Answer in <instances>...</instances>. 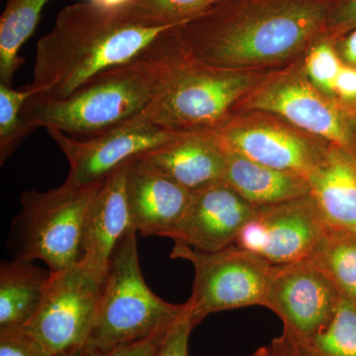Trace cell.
Listing matches in <instances>:
<instances>
[{
	"mask_svg": "<svg viewBox=\"0 0 356 356\" xmlns=\"http://www.w3.org/2000/svg\"><path fill=\"white\" fill-rule=\"evenodd\" d=\"M255 212L257 208L222 180L191 192L188 207L170 238L200 252H218L235 245Z\"/></svg>",
	"mask_w": 356,
	"mask_h": 356,
	"instance_id": "4fadbf2b",
	"label": "cell"
},
{
	"mask_svg": "<svg viewBox=\"0 0 356 356\" xmlns=\"http://www.w3.org/2000/svg\"><path fill=\"white\" fill-rule=\"evenodd\" d=\"M184 25L163 32L139 55L100 72L67 97L32 96L23 118L34 130L56 129L83 139L145 113L194 58Z\"/></svg>",
	"mask_w": 356,
	"mask_h": 356,
	"instance_id": "6da1fadb",
	"label": "cell"
},
{
	"mask_svg": "<svg viewBox=\"0 0 356 356\" xmlns=\"http://www.w3.org/2000/svg\"><path fill=\"white\" fill-rule=\"evenodd\" d=\"M51 273L33 261L0 266V332L22 330L38 310Z\"/></svg>",
	"mask_w": 356,
	"mask_h": 356,
	"instance_id": "ffe728a7",
	"label": "cell"
},
{
	"mask_svg": "<svg viewBox=\"0 0 356 356\" xmlns=\"http://www.w3.org/2000/svg\"><path fill=\"white\" fill-rule=\"evenodd\" d=\"M343 67L329 43L317 44L307 58V74L312 83L327 93H334V83Z\"/></svg>",
	"mask_w": 356,
	"mask_h": 356,
	"instance_id": "484cf974",
	"label": "cell"
},
{
	"mask_svg": "<svg viewBox=\"0 0 356 356\" xmlns=\"http://www.w3.org/2000/svg\"><path fill=\"white\" fill-rule=\"evenodd\" d=\"M170 257L193 266L195 274L188 302L194 327L217 312L264 306L271 264L236 243L206 252L175 243Z\"/></svg>",
	"mask_w": 356,
	"mask_h": 356,
	"instance_id": "52a82bcc",
	"label": "cell"
},
{
	"mask_svg": "<svg viewBox=\"0 0 356 356\" xmlns=\"http://www.w3.org/2000/svg\"><path fill=\"white\" fill-rule=\"evenodd\" d=\"M177 26L140 24L91 2L65 7L37 44L29 88L34 97L62 99L100 72L135 58Z\"/></svg>",
	"mask_w": 356,
	"mask_h": 356,
	"instance_id": "3957f363",
	"label": "cell"
},
{
	"mask_svg": "<svg viewBox=\"0 0 356 356\" xmlns=\"http://www.w3.org/2000/svg\"><path fill=\"white\" fill-rule=\"evenodd\" d=\"M133 0H90L91 3L109 11H118Z\"/></svg>",
	"mask_w": 356,
	"mask_h": 356,
	"instance_id": "836d02e7",
	"label": "cell"
},
{
	"mask_svg": "<svg viewBox=\"0 0 356 356\" xmlns=\"http://www.w3.org/2000/svg\"><path fill=\"white\" fill-rule=\"evenodd\" d=\"M252 83L250 74L194 58L147 113L154 123L172 132L215 134L227 125L229 111Z\"/></svg>",
	"mask_w": 356,
	"mask_h": 356,
	"instance_id": "8992f818",
	"label": "cell"
},
{
	"mask_svg": "<svg viewBox=\"0 0 356 356\" xmlns=\"http://www.w3.org/2000/svg\"><path fill=\"white\" fill-rule=\"evenodd\" d=\"M252 356H270V355H269L268 346H264V348H259Z\"/></svg>",
	"mask_w": 356,
	"mask_h": 356,
	"instance_id": "e575fe53",
	"label": "cell"
},
{
	"mask_svg": "<svg viewBox=\"0 0 356 356\" xmlns=\"http://www.w3.org/2000/svg\"><path fill=\"white\" fill-rule=\"evenodd\" d=\"M100 290L81 264L51 273L38 310L22 331L50 356L79 355L95 325Z\"/></svg>",
	"mask_w": 356,
	"mask_h": 356,
	"instance_id": "ba28073f",
	"label": "cell"
},
{
	"mask_svg": "<svg viewBox=\"0 0 356 356\" xmlns=\"http://www.w3.org/2000/svg\"><path fill=\"white\" fill-rule=\"evenodd\" d=\"M128 163L103 180L86 217L81 264L102 287L117 245L133 229L126 195Z\"/></svg>",
	"mask_w": 356,
	"mask_h": 356,
	"instance_id": "2e32d148",
	"label": "cell"
},
{
	"mask_svg": "<svg viewBox=\"0 0 356 356\" xmlns=\"http://www.w3.org/2000/svg\"><path fill=\"white\" fill-rule=\"evenodd\" d=\"M291 341L300 356H356V305L341 298L336 315L324 329Z\"/></svg>",
	"mask_w": 356,
	"mask_h": 356,
	"instance_id": "603a6c76",
	"label": "cell"
},
{
	"mask_svg": "<svg viewBox=\"0 0 356 356\" xmlns=\"http://www.w3.org/2000/svg\"><path fill=\"white\" fill-rule=\"evenodd\" d=\"M0 356H50L22 330L0 332Z\"/></svg>",
	"mask_w": 356,
	"mask_h": 356,
	"instance_id": "83f0119b",
	"label": "cell"
},
{
	"mask_svg": "<svg viewBox=\"0 0 356 356\" xmlns=\"http://www.w3.org/2000/svg\"><path fill=\"white\" fill-rule=\"evenodd\" d=\"M186 302V311L166 332L152 356H188L189 337L195 327L192 323L191 304Z\"/></svg>",
	"mask_w": 356,
	"mask_h": 356,
	"instance_id": "4316f807",
	"label": "cell"
},
{
	"mask_svg": "<svg viewBox=\"0 0 356 356\" xmlns=\"http://www.w3.org/2000/svg\"><path fill=\"white\" fill-rule=\"evenodd\" d=\"M225 151L309 179L327 149L287 129L269 124H233L214 134Z\"/></svg>",
	"mask_w": 356,
	"mask_h": 356,
	"instance_id": "9a60e30c",
	"label": "cell"
},
{
	"mask_svg": "<svg viewBox=\"0 0 356 356\" xmlns=\"http://www.w3.org/2000/svg\"><path fill=\"white\" fill-rule=\"evenodd\" d=\"M310 259L339 295L356 305V234L330 227Z\"/></svg>",
	"mask_w": 356,
	"mask_h": 356,
	"instance_id": "7402d4cb",
	"label": "cell"
},
{
	"mask_svg": "<svg viewBox=\"0 0 356 356\" xmlns=\"http://www.w3.org/2000/svg\"><path fill=\"white\" fill-rule=\"evenodd\" d=\"M334 93L348 102L356 100V69L343 65L334 83Z\"/></svg>",
	"mask_w": 356,
	"mask_h": 356,
	"instance_id": "4dcf8cb0",
	"label": "cell"
},
{
	"mask_svg": "<svg viewBox=\"0 0 356 356\" xmlns=\"http://www.w3.org/2000/svg\"><path fill=\"white\" fill-rule=\"evenodd\" d=\"M126 195L133 229L143 236L170 238L188 207L191 191L136 158L127 165Z\"/></svg>",
	"mask_w": 356,
	"mask_h": 356,
	"instance_id": "5bb4252c",
	"label": "cell"
},
{
	"mask_svg": "<svg viewBox=\"0 0 356 356\" xmlns=\"http://www.w3.org/2000/svg\"><path fill=\"white\" fill-rule=\"evenodd\" d=\"M248 108L280 115L302 130L350 151L351 135L341 113L303 77L288 74L255 89Z\"/></svg>",
	"mask_w": 356,
	"mask_h": 356,
	"instance_id": "7c38bea8",
	"label": "cell"
},
{
	"mask_svg": "<svg viewBox=\"0 0 356 356\" xmlns=\"http://www.w3.org/2000/svg\"><path fill=\"white\" fill-rule=\"evenodd\" d=\"M102 182L23 192L6 243L13 259L42 261L51 273L81 264L86 217Z\"/></svg>",
	"mask_w": 356,
	"mask_h": 356,
	"instance_id": "5b68a950",
	"label": "cell"
},
{
	"mask_svg": "<svg viewBox=\"0 0 356 356\" xmlns=\"http://www.w3.org/2000/svg\"><path fill=\"white\" fill-rule=\"evenodd\" d=\"M311 196L332 228L356 234V156L332 146L308 179Z\"/></svg>",
	"mask_w": 356,
	"mask_h": 356,
	"instance_id": "ac0fdd59",
	"label": "cell"
},
{
	"mask_svg": "<svg viewBox=\"0 0 356 356\" xmlns=\"http://www.w3.org/2000/svg\"><path fill=\"white\" fill-rule=\"evenodd\" d=\"M35 95L27 86L16 90L13 86L0 83V165H3L15 149L34 129L24 120L22 109L26 102Z\"/></svg>",
	"mask_w": 356,
	"mask_h": 356,
	"instance_id": "d4e9b609",
	"label": "cell"
},
{
	"mask_svg": "<svg viewBox=\"0 0 356 356\" xmlns=\"http://www.w3.org/2000/svg\"><path fill=\"white\" fill-rule=\"evenodd\" d=\"M329 225L310 195L257 208L236 245L270 264L309 259Z\"/></svg>",
	"mask_w": 356,
	"mask_h": 356,
	"instance_id": "8fae6325",
	"label": "cell"
},
{
	"mask_svg": "<svg viewBox=\"0 0 356 356\" xmlns=\"http://www.w3.org/2000/svg\"><path fill=\"white\" fill-rule=\"evenodd\" d=\"M355 28L356 0H334L325 32L337 36Z\"/></svg>",
	"mask_w": 356,
	"mask_h": 356,
	"instance_id": "f546056e",
	"label": "cell"
},
{
	"mask_svg": "<svg viewBox=\"0 0 356 356\" xmlns=\"http://www.w3.org/2000/svg\"><path fill=\"white\" fill-rule=\"evenodd\" d=\"M270 356H300L292 341L284 334L275 337L268 346Z\"/></svg>",
	"mask_w": 356,
	"mask_h": 356,
	"instance_id": "1f68e13d",
	"label": "cell"
},
{
	"mask_svg": "<svg viewBox=\"0 0 356 356\" xmlns=\"http://www.w3.org/2000/svg\"><path fill=\"white\" fill-rule=\"evenodd\" d=\"M334 0H222L182 26L193 57L238 70L289 58L325 31Z\"/></svg>",
	"mask_w": 356,
	"mask_h": 356,
	"instance_id": "7a4b0ae2",
	"label": "cell"
},
{
	"mask_svg": "<svg viewBox=\"0 0 356 356\" xmlns=\"http://www.w3.org/2000/svg\"><path fill=\"white\" fill-rule=\"evenodd\" d=\"M193 192L224 180L226 151L214 134H186L138 156Z\"/></svg>",
	"mask_w": 356,
	"mask_h": 356,
	"instance_id": "e0dca14e",
	"label": "cell"
},
{
	"mask_svg": "<svg viewBox=\"0 0 356 356\" xmlns=\"http://www.w3.org/2000/svg\"><path fill=\"white\" fill-rule=\"evenodd\" d=\"M165 334L166 332H161L142 341L123 344L111 350H98L84 348L77 356H152L159 344L163 341Z\"/></svg>",
	"mask_w": 356,
	"mask_h": 356,
	"instance_id": "f1b7e54d",
	"label": "cell"
},
{
	"mask_svg": "<svg viewBox=\"0 0 356 356\" xmlns=\"http://www.w3.org/2000/svg\"><path fill=\"white\" fill-rule=\"evenodd\" d=\"M50 0H8L0 18V83L13 86L24 60L23 44L36 30L42 10Z\"/></svg>",
	"mask_w": 356,
	"mask_h": 356,
	"instance_id": "44dd1931",
	"label": "cell"
},
{
	"mask_svg": "<svg viewBox=\"0 0 356 356\" xmlns=\"http://www.w3.org/2000/svg\"><path fill=\"white\" fill-rule=\"evenodd\" d=\"M343 55L348 62L356 65V28L344 42Z\"/></svg>",
	"mask_w": 356,
	"mask_h": 356,
	"instance_id": "d6a6232c",
	"label": "cell"
},
{
	"mask_svg": "<svg viewBox=\"0 0 356 356\" xmlns=\"http://www.w3.org/2000/svg\"><path fill=\"white\" fill-rule=\"evenodd\" d=\"M224 181L254 208L266 207L310 195L308 179L268 168L226 151Z\"/></svg>",
	"mask_w": 356,
	"mask_h": 356,
	"instance_id": "d6986e66",
	"label": "cell"
},
{
	"mask_svg": "<svg viewBox=\"0 0 356 356\" xmlns=\"http://www.w3.org/2000/svg\"><path fill=\"white\" fill-rule=\"evenodd\" d=\"M47 130L69 161L65 182L74 185L102 181L131 159L186 135L161 127L147 111L106 132L83 139L56 129Z\"/></svg>",
	"mask_w": 356,
	"mask_h": 356,
	"instance_id": "9c48e42d",
	"label": "cell"
},
{
	"mask_svg": "<svg viewBox=\"0 0 356 356\" xmlns=\"http://www.w3.org/2000/svg\"><path fill=\"white\" fill-rule=\"evenodd\" d=\"M343 297L310 257L285 264H271L264 307L283 323L291 341L317 334L336 315Z\"/></svg>",
	"mask_w": 356,
	"mask_h": 356,
	"instance_id": "30bf717a",
	"label": "cell"
},
{
	"mask_svg": "<svg viewBox=\"0 0 356 356\" xmlns=\"http://www.w3.org/2000/svg\"><path fill=\"white\" fill-rule=\"evenodd\" d=\"M137 236L134 229L129 232L112 255L84 348L111 350L168 332L186 311L187 302L168 303L147 286L140 270Z\"/></svg>",
	"mask_w": 356,
	"mask_h": 356,
	"instance_id": "277c9868",
	"label": "cell"
},
{
	"mask_svg": "<svg viewBox=\"0 0 356 356\" xmlns=\"http://www.w3.org/2000/svg\"><path fill=\"white\" fill-rule=\"evenodd\" d=\"M222 0H133L118 10L134 22L153 27L182 25Z\"/></svg>",
	"mask_w": 356,
	"mask_h": 356,
	"instance_id": "cb8c5ba5",
	"label": "cell"
}]
</instances>
